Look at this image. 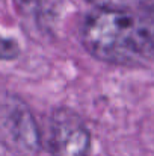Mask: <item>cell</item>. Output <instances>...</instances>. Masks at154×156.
Here are the masks:
<instances>
[{"label":"cell","mask_w":154,"mask_h":156,"mask_svg":"<svg viewBox=\"0 0 154 156\" xmlns=\"http://www.w3.org/2000/svg\"><path fill=\"white\" fill-rule=\"evenodd\" d=\"M18 9L24 14H35L41 9L43 0H14Z\"/></svg>","instance_id":"cell-6"},{"label":"cell","mask_w":154,"mask_h":156,"mask_svg":"<svg viewBox=\"0 0 154 156\" xmlns=\"http://www.w3.org/2000/svg\"><path fill=\"white\" fill-rule=\"evenodd\" d=\"M91 135L83 120L68 108L51 114L47 130V149L53 156H86Z\"/></svg>","instance_id":"cell-2"},{"label":"cell","mask_w":154,"mask_h":156,"mask_svg":"<svg viewBox=\"0 0 154 156\" xmlns=\"http://www.w3.org/2000/svg\"><path fill=\"white\" fill-rule=\"evenodd\" d=\"M98 9H133L141 5L142 0H88Z\"/></svg>","instance_id":"cell-4"},{"label":"cell","mask_w":154,"mask_h":156,"mask_svg":"<svg viewBox=\"0 0 154 156\" xmlns=\"http://www.w3.org/2000/svg\"><path fill=\"white\" fill-rule=\"evenodd\" d=\"M82 43L94 58L113 65L154 62V0L133 9H97L82 26Z\"/></svg>","instance_id":"cell-1"},{"label":"cell","mask_w":154,"mask_h":156,"mask_svg":"<svg viewBox=\"0 0 154 156\" xmlns=\"http://www.w3.org/2000/svg\"><path fill=\"white\" fill-rule=\"evenodd\" d=\"M20 53L18 44L9 38L0 37V59H14Z\"/></svg>","instance_id":"cell-5"},{"label":"cell","mask_w":154,"mask_h":156,"mask_svg":"<svg viewBox=\"0 0 154 156\" xmlns=\"http://www.w3.org/2000/svg\"><path fill=\"white\" fill-rule=\"evenodd\" d=\"M0 132L20 155H33L39 149L38 129L29 109L14 97L0 100Z\"/></svg>","instance_id":"cell-3"}]
</instances>
